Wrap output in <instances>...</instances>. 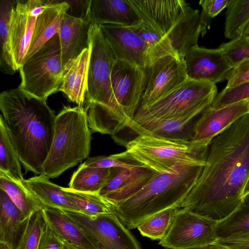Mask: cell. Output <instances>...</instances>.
Segmentation results:
<instances>
[{"instance_id": "obj_1", "label": "cell", "mask_w": 249, "mask_h": 249, "mask_svg": "<svg viewBox=\"0 0 249 249\" xmlns=\"http://www.w3.org/2000/svg\"><path fill=\"white\" fill-rule=\"evenodd\" d=\"M206 164L180 207L216 222L240 205L249 177V113L215 136Z\"/></svg>"}, {"instance_id": "obj_2", "label": "cell", "mask_w": 249, "mask_h": 249, "mask_svg": "<svg viewBox=\"0 0 249 249\" xmlns=\"http://www.w3.org/2000/svg\"><path fill=\"white\" fill-rule=\"evenodd\" d=\"M46 100L18 87L0 95V116L26 172L42 174L54 133L56 116Z\"/></svg>"}, {"instance_id": "obj_3", "label": "cell", "mask_w": 249, "mask_h": 249, "mask_svg": "<svg viewBox=\"0 0 249 249\" xmlns=\"http://www.w3.org/2000/svg\"><path fill=\"white\" fill-rule=\"evenodd\" d=\"M204 166L178 164L168 172L156 173L138 191L112 204L113 212L128 229L151 216L180 206Z\"/></svg>"}, {"instance_id": "obj_4", "label": "cell", "mask_w": 249, "mask_h": 249, "mask_svg": "<svg viewBox=\"0 0 249 249\" xmlns=\"http://www.w3.org/2000/svg\"><path fill=\"white\" fill-rule=\"evenodd\" d=\"M141 19L171 43L178 55L184 57L197 45L202 35L200 13L182 0H128Z\"/></svg>"}, {"instance_id": "obj_5", "label": "cell", "mask_w": 249, "mask_h": 249, "mask_svg": "<svg viewBox=\"0 0 249 249\" xmlns=\"http://www.w3.org/2000/svg\"><path fill=\"white\" fill-rule=\"evenodd\" d=\"M126 150L115 154L157 173L168 172L178 164L204 166L208 147L185 138L142 134L127 142Z\"/></svg>"}, {"instance_id": "obj_6", "label": "cell", "mask_w": 249, "mask_h": 249, "mask_svg": "<svg viewBox=\"0 0 249 249\" xmlns=\"http://www.w3.org/2000/svg\"><path fill=\"white\" fill-rule=\"evenodd\" d=\"M91 133L84 107H65L56 116L53 138L41 174L56 178L88 158Z\"/></svg>"}, {"instance_id": "obj_7", "label": "cell", "mask_w": 249, "mask_h": 249, "mask_svg": "<svg viewBox=\"0 0 249 249\" xmlns=\"http://www.w3.org/2000/svg\"><path fill=\"white\" fill-rule=\"evenodd\" d=\"M19 88L46 100L59 91L64 74L61 49L58 34L25 61L19 69Z\"/></svg>"}, {"instance_id": "obj_8", "label": "cell", "mask_w": 249, "mask_h": 249, "mask_svg": "<svg viewBox=\"0 0 249 249\" xmlns=\"http://www.w3.org/2000/svg\"><path fill=\"white\" fill-rule=\"evenodd\" d=\"M217 94L215 84L188 79L150 106L139 108L132 121L178 118L199 107L210 106Z\"/></svg>"}, {"instance_id": "obj_9", "label": "cell", "mask_w": 249, "mask_h": 249, "mask_svg": "<svg viewBox=\"0 0 249 249\" xmlns=\"http://www.w3.org/2000/svg\"><path fill=\"white\" fill-rule=\"evenodd\" d=\"M62 211L85 232L97 249H142L113 212L90 216L74 211Z\"/></svg>"}, {"instance_id": "obj_10", "label": "cell", "mask_w": 249, "mask_h": 249, "mask_svg": "<svg viewBox=\"0 0 249 249\" xmlns=\"http://www.w3.org/2000/svg\"><path fill=\"white\" fill-rule=\"evenodd\" d=\"M216 223L181 208L159 244L169 249H193L214 243Z\"/></svg>"}, {"instance_id": "obj_11", "label": "cell", "mask_w": 249, "mask_h": 249, "mask_svg": "<svg viewBox=\"0 0 249 249\" xmlns=\"http://www.w3.org/2000/svg\"><path fill=\"white\" fill-rule=\"evenodd\" d=\"M146 69L117 60L111 73V85L116 103L127 123H131L145 89Z\"/></svg>"}, {"instance_id": "obj_12", "label": "cell", "mask_w": 249, "mask_h": 249, "mask_svg": "<svg viewBox=\"0 0 249 249\" xmlns=\"http://www.w3.org/2000/svg\"><path fill=\"white\" fill-rule=\"evenodd\" d=\"M146 70V82L141 108L153 105L188 79L183 57L177 55L160 58Z\"/></svg>"}, {"instance_id": "obj_13", "label": "cell", "mask_w": 249, "mask_h": 249, "mask_svg": "<svg viewBox=\"0 0 249 249\" xmlns=\"http://www.w3.org/2000/svg\"><path fill=\"white\" fill-rule=\"evenodd\" d=\"M48 3V0H16L10 17V40L18 70L29 49L36 18Z\"/></svg>"}, {"instance_id": "obj_14", "label": "cell", "mask_w": 249, "mask_h": 249, "mask_svg": "<svg viewBox=\"0 0 249 249\" xmlns=\"http://www.w3.org/2000/svg\"><path fill=\"white\" fill-rule=\"evenodd\" d=\"M188 79L216 84L227 80L233 67L219 49L196 45L183 57Z\"/></svg>"}, {"instance_id": "obj_15", "label": "cell", "mask_w": 249, "mask_h": 249, "mask_svg": "<svg viewBox=\"0 0 249 249\" xmlns=\"http://www.w3.org/2000/svg\"><path fill=\"white\" fill-rule=\"evenodd\" d=\"M117 60L147 69L152 64L147 44L129 27L115 24L99 25Z\"/></svg>"}, {"instance_id": "obj_16", "label": "cell", "mask_w": 249, "mask_h": 249, "mask_svg": "<svg viewBox=\"0 0 249 249\" xmlns=\"http://www.w3.org/2000/svg\"><path fill=\"white\" fill-rule=\"evenodd\" d=\"M248 113V100L219 108L209 106L194 124L191 140L208 147L215 136Z\"/></svg>"}, {"instance_id": "obj_17", "label": "cell", "mask_w": 249, "mask_h": 249, "mask_svg": "<svg viewBox=\"0 0 249 249\" xmlns=\"http://www.w3.org/2000/svg\"><path fill=\"white\" fill-rule=\"evenodd\" d=\"M93 24L65 14L58 35L64 70L84 50L89 48V33Z\"/></svg>"}, {"instance_id": "obj_18", "label": "cell", "mask_w": 249, "mask_h": 249, "mask_svg": "<svg viewBox=\"0 0 249 249\" xmlns=\"http://www.w3.org/2000/svg\"><path fill=\"white\" fill-rule=\"evenodd\" d=\"M48 2L36 18L29 49L23 63L59 32L69 4L66 0H48Z\"/></svg>"}, {"instance_id": "obj_19", "label": "cell", "mask_w": 249, "mask_h": 249, "mask_svg": "<svg viewBox=\"0 0 249 249\" xmlns=\"http://www.w3.org/2000/svg\"><path fill=\"white\" fill-rule=\"evenodd\" d=\"M89 17L97 25L133 27L142 21L128 0H91Z\"/></svg>"}, {"instance_id": "obj_20", "label": "cell", "mask_w": 249, "mask_h": 249, "mask_svg": "<svg viewBox=\"0 0 249 249\" xmlns=\"http://www.w3.org/2000/svg\"><path fill=\"white\" fill-rule=\"evenodd\" d=\"M29 217L0 188V243L6 244L12 249H18Z\"/></svg>"}, {"instance_id": "obj_21", "label": "cell", "mask_w": 249, "mask_h": 249, "mask_svg": "<svg viewBox=\"0 0 249 249\" xmlns=\"http://www.w3.org/2000/svg\"><path fill=\"white\" fill-rule=\"evenodd\" d=\"M90 48L85 49L64 71L59 91L68 99L83 107L87 92Z\"/></svg>"}, {"instance_id": "obj_22", "label": "cell", "mask_w": 249, "mask_h": 249, "mask_svg": "<svg viewBox=\"0 0 249 249\" xmlns=\"http://www.w3.org/2000/svg\"><path fill=\"white\" fill-rule=\"evenodd\" d=\"M22 183L43 209L53 208L79 212L63 187L52 182L44 175L24 179Z\"/></svg>"}, {"instance_id": "obj_23", "label": "cell", "mask_w": 249, "mask_h": 249, "mask_svg": "<svg viewBox=\"0 0 249 249\" xmlns=\"http://www.w3.org/2000/svg\"><path fill=\"white\" fill-rule=\"evenodd\" d=\"M47 224L61 239L77 249H97L89 237L60 209H42Z\"/></svg>"}, {"instance_id": "obj_24", "label": "cell", "mask_w": 249, "mask_h": 249, "mask_svg": "<svg viewBox=\"0 0 249 249\" xmlns=\"http://www.w3.org/2000/svg\"><path fill=\"white\" fill-rule=\"evenodd\" d=\"M111 168H93L82 163L69 184L74 191L98 194L107 182Z\"/></svg>"}, {"instance_id": "obj_25", "label": "cell", "mask_w": 249, "mask_h": 249, "mask_svg": "<svg viewBox=\"0 0 249 249\" xmlns=\"http://www.w3.org/2000/svg\"><path fill=\"white\" fill-rule=\"evenodd\" d=\"M15 0H0V69L7 74H14L18 70L11 53L10 21Z\"/></svg>"}, {"instance_id": "obj_26", "label": "cell", "mask_w": 249, "mask_h": 249, "mask_svg": "<svg viewBox=\"0 0 249 249\" xmlns=\"http://www.w3.org/2000/svg\"><path fill=\"white\" fill-rule=\"evenodd\" d=\"M249 232V194L243 198L238 207L229 216L216 223L217 240ZM217 241V240H216Z\"/></svg>"}, {"instance_id": "obj_27", "label": "cell", "mask_w": 249, "mask_h": 249, "mask_svg": "<svg viewBox=\"0 0 249 249\" xmlns=\"http://www.w3.org/2000/svg\"><path fill=\"white\" fill-rule=\"evenodd\" d=\"M21 163L0 115V171L13 179L22 182L24 178L21 171Z\"/></svg>"}, {"instance_id": "obj_28", "label": "cell", "mask_w": 249, "mask_h": 249, "mask_svg": "<svg viewBox=\"0 0 249 249\" xmlns=\"http://www.w3.org/2000/svg\"><path fill=\"white\" fill-rule=\"evenodd\" d=\"M0 188L26 216L43 209L41 204L30 194L21 182H18L0 171Z\"/></svg>"}, {"instance_id": "obj_29", "label": "cell", "mask_w": 249, "mask_h": 249, "mask_svg": "<svg viewBox=\"0 0 249 249\" xmlns=\"http://www.w3.org/2000/svg\"><path fill=\"white\" fill-rule=\"evenodd\" d=\"M63 190L70 197L79 213L90 216L107 214L113 212L112 204L97 193L74 191L70 188Z\"/></svg>"}, {"instance_id": "obj_30", "label": "cell", "mask_w": 249, "mask_h": 249, "mask_svg": "<svg viewBox=\"0 0 249 249\" xmlns=\"http://www.w3.org/2000/svg\"><path fill=\"white\" fill-rule=\"evenodd\" d=\"M249 22V0H231L225 14V37L231 40L242 36Z\"/></svg>"}, {"instance_id": "obj_31", "label": "cell", "mask_w": 249, "mask_h": 249, "mask_svg": "<svg viewBox=\"0 0 249 249\" xmlns=\"http://www.w3.org/2000/svg\"><path fill=\"white\" fill-rule=\"evenodd\" d=\"M129 27L148 45L152 64L163 56L177 55L170 41L145 22L142 20L139 24Z\"/></svg>"}, {"instance_id": "obj_32", "label": "cell", "mask_w": 249, "mask_h": 249, "mask_svg": "<svg viewBox=\"0 0 249 249\" xmlns=\"http://www.w3.org/2000/svg\"><path fill=\"white\" fill-rule=\"evenodd\" d=\"M180 206L163 211L145 219L137 227L141 234L152 240H161L165 237Z\"/></svg>"}, {"instance_id": "obj_33", "label": "cell", "mask_w": 249, "mask_h": 249, "mask_svg": "<svg viewBox=\"0 0 249 249\" xmlns=\"http://www.w3.org/2000/svg\"><path fill=\"white\" fill-rule=\"evenodd\" d=\"M156 173L139 165L132 169L129 178L121 188L103 197L115 204L138 191Z\"/></svg>"}, {"instance_id": "obj_34", "label": "cell", "mask_w": 249, "mask_h": 249, "mask_svg": "<svg viewBox=\"0 0 249 249\" xmlns=\"http://www.w3.org/2000/svg\"><path fill=\"white\" fill-rule=\"evenodd\" d=\"M42 209L36 210L30 215L18 249H37L47 226Z\"/></svg>"}, {"instance_id": "obj_35", "label": "cell", "mask_w": 249, "mask_h": 249, "mask_svg": "<svg viewBox=\"0 0 249 249\" xmlns=\"http://www.w3.org/2000/svg\"><path fill=\"white\" fill-rule=\"evenodd\" d=\"M218 48L233 68L241 61L249 59V37L242 35L221 44Z\"/></svg>"}, {"instance_id": "obj_36", "label": "cell", "mask_w": 249, "mask_h": 249, "mask_svg": "<svg viewBox=\"0 0 249 249\" xmlns=\"http://www.w3.org/2000/svg\"><path fill=\"white\" fill-rule=\"evenodd\" d=\"M249 99V82L233 88H225L217 94L210 106L214 108H219Z\"/></svg>"}, {"instance_id": "obj_37", "label": "cell", "mask_w": 249, "mask_h": 249, "mask_svg": "<svg viewBox=\"0 0 249 249\" xmlns=\"http://www.w3.org/2000/svg\"><path fill=\"white\" fill-rule=\"evenodd\" d=\"M231 0H201L199 4L202 7L200 20L202 36L204 35L210 25L212 19L216 17L225 8L227 7Z\"/></svg>"}, {"instance_id": "obj_38", "label": "cell", "mask_w": 249, "mask_h": 249, "mask_svg": "<svg viewBox=\"0 0 249 249\" xmlns=\"http://www.w3.org/2000/svg\"><path fill=\"white\" fill-rule=\"evenodd\" d=\"M132 169L111 168L108 179L98 194L104 196L121 188L129 178Z\"/></svg>"}, {"instance_id": "obj_39", "label": "cell", "mask_w": 249, "mask_h": 249, "mask_svg": "<svg viewBox=\"0 0 249 249\" xmlns=\"http://www.w3.org/2000/svg\"><path fill=\"white\" fill-rule=\"evenodd\" d=\"M83 163L87 166L93 168L123 167L129 169L139 165L138 164L119 159L115 154L108 156H98L90 157Z\"/></svg>"}, {"instance_id": "obj_40", "label": "cell", "mask_w": 249, "mask_h": 249, "mask_svg": "<svg viewBox=\"0 0 249 249\" xmlns=\"http://www.w3.org/2000/svg\"><path fill=\"white\" fill-rule=\"evenodd\" d=\"M249 82V59L234 67L230 73L225 88H231Z\"/></svg>"}, {"instance_id": "obj_41", "label": "cell", "mask_w": 249, "mask_h": 249, "mask_svg": "<svg viewBox=\"0 0 249 249\" xmlns=\"http://www.w3.org/2000/svg\"><path fill=\"white\" fill-rule=\"evenodd\" d=\"M69 8L66 14L73 18L90 21L89 8L91 0H66Z\"/></svg>"}, {"instance_id": "obj_42", "label": "cell", "mask_w": 249, "mask_h": 249, "mask_svg": "<svg viewBox=\"0 0 249 249\" xmlns=\"http://www.w3.org/2000/svg\"><path fill=\"white\" fill-rule=\"evenodd\" d=\"M37 249H63L62 240L47 224Z\"/></svg>"}, {"instance_id": "obj_43", "label": "cell", "mask_w": 249, "mask_h": 249, "mask_svg": "<svg viewBox=\"0 0 249 249\" xmlns=\"http://www.w3.org/2000/svg\"><path fill=\"white\" fill-rule=\"evenodd\" d=\"M214 243L228 249L249 248V232L226 239H219Z\"/></svg>"}, {"instance_id": "obj_44", "label": "cell", "mask_w": 249, "mask_h": 249, "mask_svg": "<svg viewBox=\"0 0 249 249\" xmlns=\"http://www.w3.org/2000/svg\"><path fill=\"white\" fill-rule=\"evenodd\" d=\"M193 249H228L223 246L213 243Z\"/></svg>"}, {"instance_id": "obj_45", "label": "cell", "mask_w": 249, "mask_h": 249, "mask_svg": "<svg viewBox=\"0 0 249 249\" xmlns=\"http://www.w3.org/2000/svg\"><path fill=\"white\" fill-rule=\"evenodd\" d=\"M248 194H249V177L248 178L243 189L242 194L243 198Z\"/></svg>"}, {"instance_id": "obj_46", "label": "cell", "mask_w": 249, "mask_h": 249, "mask_svg": "<svg viewBox=\"0 0 249 249\" xmlns=\"http://www.w3.org/2000/svg\"><path fill=\"white\" fill-rule=\"evenodd\" d=\"M63 244V249H77L73 245L67 241L62 240Z\"/></svg>"}, {"instance_id": "obj_47", "label": "cell", "mask_w": 249, "mask_h": 249, "mask_svg": "<svg viewBox=\"0 0 249 249\" xmlns=\"http://www.w3.org/2000/svg\"><path fill=\"white\" fill-rule=\"evenodd\" d=\"M242 36H246L249 37V22L248 25L246 27L244 32L242 34Z\"/></svg>"}, {"instance_id": "obj_48", "label": "cell", "mask_w": 249, "mask_h": 249, "mask_svg": "<svg viewBox=\"0 0 249 249\" xmlns=\"http://www.w3.org/2000/svg\"><path fill=\"white\" fill-rule=\"evenodd\" d=\"M0 249H12L8 245L3 243H0Z\"/></svg>"}, {"instance_id": "obj_49", "label": "cell", "mask_w": 249, "mask_h": 249, "mask_svg": "<svg viewBox=\"0 0 249 249\" xmlns=\"http://www.w3.org/2000/svg\"><path fill=\"white\" fill-rule=\"evenodd\" d=\"M249 249V248H240V249Z\"/></svg>"}, {"instance_id": "obj_50", "label": "cell", "mask_w": 249, "mask_h": 249, "mask_svg": "<svg viewBox=\"0 0 249 249\" xmlns=\"http://www.w3.org/2000/svg\"><path fill=\"white\" fill-rule=\"evenodd\" d=\"M248 108H249V99L248 100Z\"/></svg>"}]
</instances>
